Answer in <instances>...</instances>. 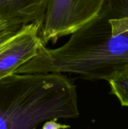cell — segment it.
<instances>
[{"instance_id": "3", "label": "cell", "mask_w": 128, "mask_h": 129, "mask_svg": "<svg viewBox=\"0 0 128 129\" xmlns=\"http://www.w3.org/2000/svg\"><path fill=\"white\" fill-rule=\"evenodd\" d=\"M48 0H0V20L22 27L30 23L42 26Z\"/></svg>"}, {"instance_id": "1", "label": "cell", "mask_w": 128, "mask_h": 129, "mask_svg": "<svg viewBox=\"0 0 128 129\" xmlns=\"http://www.w3.org/2000/svg\"><path fill=\"white\" fill-rule=\"evenodd\" d=\"M104 0H48L40 37L44 44L71 35L99 14Z\"/></svg>"}, {"instance_id": "5", "label": "cell", "mask_w": 128, "mask_h": 129, "mask_svg": "<svg viewBox=\"0 0 128 129\" xmlns=\"http://www.w3.org/2000/svg\"><path fill=\"white\" fill-rule=\"evenodd\" d=\"M21 28L7 21L0 20V52L10 44Z\"/></svg>"}, {"instance_id": "4", "label": "cell", "mask_w": 128, "mask_h": 129, "mask_svg": "<svg viewBox=\"0 0 128 129\" xmlns=\"http://www.w3.org/2000/svg\"><path fill=\"white\" fill-rule=\"evenodd\" d=\"M110 93L115 95L123 107H128V62L118 69L107 81Z\"/></svg>"}, {"instance_id": "2", "label": "cell", "mask_w": 128, "mask_h": 129, "mask_svg": "<svg viewBox=\"0 0 128 129\" xmlns=\"http://www.w3.org/2000/svg\"><path fill=\"white\" fill-rule=\"evenodd\" d=\"M41 26L36 23L25 25L10 44L0 52V79L15 74L37 54L42 43L40 37Z\"/></svg>"}, {"instance_id": "6", "label": "cell", "mask_w": 128, "mask_h": 129, "mask_svg": "<svg viewBox=\"0 0 128 129\" xmlns=\"http://www.w3.org/2000/svg\"><path fill=\"white\" fill-rule=\"evenodd\" d=\"M127 129H128V128H127Z\"/></svg>"}]
</instances>
